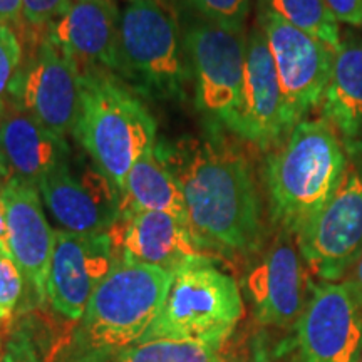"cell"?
I'll list each match as a JSON object with an SVG mask.
<instances>
[{"label": "cell", "instance_id": "obj_9", "mask_svg": "<svg viewBox=\"0 0 362 362\" xmlns=\"http://www.w3.org/2000/svg\"><path fill=\"white\" fill-rule=\"evenodd\" d=\"M257 22L274 57L282 90L284 123L291 133L322 103L336 51L264 7H259Z\"/></svg>", "mask_w": 362, "mask_h": 362}, {"label": "cell", "instance_id": "obj_23", "mask_svg": "<svg viewBox=\"0 0 362 362\" xmlns=\"http://www.w3.org/2000/svg\"><path fill=\"white\" fill-rule=\"evenodd\" d=\"M259 7L277 13L288 24L309 34L332 51H337L341 45V27L324 0H259Z\"/></svg>", "mask_w": 362, "mask_h": 362}, {"label": "cell", "instance_id": "obj_20", "mask_svg": "<svg viewBox=\"0 0 362 362\" xmlns=\"http://www.w3.org/2000/svg\"><path fill=\"white\" fill-rule=\"evenodd\" d=\"M322 115L337 133L347 158L362 160V34L347 33L334 52Z\"/></svg>", "mask_w": 362, "mask_h": 362}, {"label": "cell", "instance_id": "obj_31", "mask_svg": "<svg viewBox=\"0 0 362 362\" xmlns=\"http://www.w3.org/2000/svg\"><path fill=\"white\" fill-rule=\"evenodd\" d=\"M0 252L6 253V255H11V250H8V238H7L6 210H4L2 197H0Z\"/></svg>", "mask_w": 362, "mask_h": 362}, {"label": "cell", "instance_id": "obj_13", "mask_svg": "<svg viewBox=\"0 0 362 362\" xmlns=\"http://www.w3.org/2000/svg\"><path fill=\"white\" fill-rule=\"evenodd\" d=\"M37 189L66 232L107 233L119 218V192L94 165L76 168L67 158L40 181Z\"/></svg>", "mask_w": 362, "mask_h": 362}, {"label": "cell", "instance_id": "obj_28", "mask_svg": "<svg viewBox=\"0 0 362 362\" xmlns=\"http://www.w3.org/2000/svg\"><path fill=\"white\" fill-rule=\"evenodd\" d=\"M337 22L362 29V0H324Z\"/></svg>", "mask_w": 362, "mask_h": 362}, {"label": "cell", "instance_id": "obj_5", "mask_svg": "<svg viewBox=\"0 0 362 362\" xmlns=\"http://www.w3.org/2000/svg\"><path fill=\"white\" fill-rule=\"evenodd\" d=\"M178 17L166 0H129L121 13L117 72L139 93L185 98L189 67Z\"/></svg>", "mask_w": 362, "mask_h": 362}, {"label": "cell", "instance_id": "obj_6", "mask_svg": "<svg viewBox=\"0 0 362 362\" xmlns=\"http://www.w3.org/2000/svg\"><path fill=\"white\" fill-rule=\"evenodd\" d=\"M243 298L233 277L211 259L192 262L173 274L165 305L139 342L189 339L225 344L243 317Z\"/></svg>", "mask_w": 362, "mask_h": 362}, {"label": "cell", "instance_id": "obj_7", "mask_svg": "<svg viewBox=\"0 0 362 362\" xmlns=\"http://www.w3.org/2000/svg\"><path fill=\"white\" fill-rule=\"evenodd\" d=\"M307 269L322 282H339L362 253V160H349L322 210L297 233Z\"/></svg>", "mask_w": 362, "mask_h": 362}, {"label": "cell", "instance_id": "obj_2", "mask_svg": "<svg viewBox=\"0 0 362 362\" xmlns=\"http://www.w3.org/2000/svg\"><path fill=\"white\" fill-rule=\"evenodd\" d=\"M349 158L332 126L304 119L293 126L265 165L270 215L279 228L300 232L341 183Z\"/></svg>", "mask_w": 362, "mask_h": 362}, {"label": "cell", "instance_id": "obj_8", "mask_svg": "<svg viewBox=\"0 0 362 362\" xmlns=\"http://www.w3.org/2000/svg\"><path fill=\"white\" fill-rule=\"evenodd\" d=\"M185 45L197 83L198 106L235 133L245 83V33L203 21L187 30Z\"/></svg>", "mask_w": 362, "mask_h": 362}, {"label": "cell", "instance_id": "obj_24", "mask_svg": "<svg viewBox=\"0 0 362 362\" xmlns=\"http://www.w3.org/2000/svg\"><path fill=\"white\" fill-rule=\"evenodd\" d=\"M203 19L228 29L243 30L250 13V0H185Z\"/></svg>", "mask_w": 362, "mask_h": 362}, {"label": "cell", "instance_id": "obj_17", "mask_svg": "<svg viewBox=\"0 0 362 362\" xmlns=\"http://www.w3.org/2000/svg\"><path fill=\"white\" fill-rule=\"evenodd\" d=\"M235 134L262 149L275 148L288 134L277 69L259 25L247 35L243 103Z\"/></svg>", "mask_w": 362, "mask_h": 362}, {"label": "cell", "instance_id": "obj_12", "mask_svg": "<svg viewBox=\"0 0 362 362\" xmlns=\"http://www.w3.org/2000/svg\"><path fill=\"white\" fill-rule=\"evenodd\" d=\"M312 284L296 235L279 228L245 277L257 322L274 329L296 325L309 300Z\"/></svg>", "mask_w": 362, "mask_h": 362}, {"label": "cell", "instance_id": "obj_26", "mask_svg": "<svg viewBox=\"0 0 362 362\" xmlns=\"http://www.w3.org/2000/svg\"><path fill=\"white\" fill-rule=\"evenodd\" d=\"M24 275L11 255L0 252V325L7 327L19 304Z\"/></svg>", "mask_w": 362, "mask_h": 362}, {"label": "cell", "instance_id": "obj_15", "mask_svg": "<svg viewBox=\"0 0 362 362\" xmlns=\"http://www.w3.org/2000/svg\"><path fill=\"white\" fill-rule=\"evenodd\" d=\"M107 233L116 259L160 267L171 274L192 262L210 259L189 226L163 211L121 214Z\"/></svg>", "mask_w": 362, "mask_h": 362}, {"label": "cell", "instance_id": "obj_21", "mask_svg": "<svg viewBox=\"0 0 362 362\" xmlns=\"http://www.w3.org/2000/svg\"><path fill=\"white\" fill-rule=\"evenodd\" d=\"M119 197V215L131 211H163L188 225L183 192L173 173L156 156V148L133 166Z\"/></svg>", "mask_w": 362, "mask_h": 362}, {"label": "cell", "instance_id": "obj_19", "mask_svg": "<svg viewBox=\"0 0 362 362\" xmlns=\"http://www.w3.org/2000/svg\"><path fill=\"white\" fill-rule=\"evenodd\" d=\"M0 151L11 178L35 188L69 158L66 138L54 134L17 104H7L0 115Z\"/></svg>", "mask_w": 362, "mask_h": 362}, {"label": "cell", "instance_id": "obj_1", "mask_svg": "<svg viewBox=\"0 0 362 362\" xmlns=\"http://www.w3.org/2000/svg\"><path fill=\"white\" fill-rule=\"evenodd\" d=\"M156 156L178 181L188 225L203 248L237 255L260 250L262 200L242 149L215 134L161 144Z\"/></svg>", "mask_w": 362, "mask_h": 362}, {"label": "cell", "instance_id": "obj_25", "mask_svg": "<svg viewBox=\"0 0 362 362\" xmlns=\"http://www.w3.org/2000/svg\"><path fill=\"white\" fill-rule=\"evenodd\" d=\"M22 45L11 25H0V112L7 107V96L21 71Z\"/></svg>", "mask_w": 362, "mask_h": 362}, {"label": "cell", "instance_id": "obj_10", "mask_svg": "<svg viewBox=\"0 0 362 362\" xmlns=\"http://www.w3.org/2000/svg\"><path fill=\"white\" fill-rule=\"evenodd\" d=\"M300 362H359L362 304L346 282L312 284L297 324Z\"/></svg>", "mask_w": 362, "mask_h": 362}, {"label": "cell", "instance_id": "obj_14", "mask_svg": "<svg viewBox=\"0 0 362 362\" xmlns=\"http://www.w3.org/2000/svg\"><path fill=\"white\" fill-rule=\"evenodd\" d=\"M115 262L110 233L78 235L57 230L47 277V300L52 309L69 320L83 319L90 297Z\"/></svg>", "mask_w": 362, "mask_h": 362}, {"label": "cell", "instance_id": "obj_22", "mask_svg": "<svg viewBox=\"0 0 362 362\" xmlns=\"http://www.w3.org/2000/svg\"><path fill=\"white\" fill-rule=\"evenodd\" d=\"M226 344L189 341V339H155L136 342L112 352H89L96 362H237L226 352Z\"/></svg>", "mask_w": 362, "mask_h": 362}, {"label": "cell", "instance_id": "obj_16", "mask_svg": "<svg viewBox=\"0 0 362 362\" xmlns=\"http://www.w3.org/2000/svg\"><path fill=\"white\" fill-rule=\"evenodd\" d=\"M7 221L8 250L40 304L47 300L56 232L45 218L37 188L11 178L0 189Z\"/></svg>", "mask_w": 362, "mask_h": 362}, {"label": "cell", "instance_id": "obj_29", "mask_svg": "<svg viewBox=\"0 0 362 362\" xmlns=\"http://www.w3.org/2000/svg\"><path fill=\"white\" fill-rule=\"evenodd\" d=\"M24 21V0H0V25H16Z\"/></svg>", "mask_w": 362, "mask_h": 362}, {"label": "cell", "instance_id": "obj_30", "mask_svg": "<svg viewBox=\"0 0 362 362\" xmlns=\"http://www.w3.org/2000/svg\"><path fill=\"white\" fill-rule=\"evenodd\" d=\"M344 282L349 285L352 292L356 293L357 298H359L362 304V253L359 255V259L354 262V265L351 267V270L347 272L346 280H344Z\"/></svg>", "mask_w": 362, "mask_h": 362}, {"label": "cell", "instance_id": "obj_32", "mask_svg": "<svg viewBox=\"0 0 362 362\" xmlns=\"http://www.w3.org/2000/svg\"><path fill=\"white\" fill-rule=\"evenodd\" d=\"M2 115V112H0ZM11 180V173H8L7 166H6V161H4V156H2V151H0V189L7 185V181Z\"/></svg>", "mask_w": 362, "mask_h": 362}, {"label": "cell", "instance_id": "obj_3", "mask_svg": "<svg viewBox=\"0 0 362 362\" xmlns=\"http://www.w3.org/2000/svg\"><path fill=\"white\" fill-rule=\"evenodd\" d=\"M74 136L121 194L133 166L156 148V121L111 72L83 69Z\"/></svg>", "mask_w": 362, "mask_h": 362}, {"label": "cell", "instance_id": "obj_11", "mask_svg": "<svg viewBox=\"0 0 362 362\" xmlns=\"http://www.w3.org/2000/svg\"><path fill=\"white\" fill-rule=\"evenodd\" d=\"M11 94L17 106L54 134H74L81 106V69L49 35L19 71Z\"/></svg>", "mask_w": 362, "mask_h": 362}, {"label": "cell", "instance_id": "obj_33", "mask_svg": "<svg viewBox=\"0 0 362 362\" xmlns=\"http://www.w3.org/2000/svg\"><path fill=\"white\" fill-rule=\"evenodd\" d=\"M359 362H362V356H361V361Z\"/></svg>", "mask_w": 362, "mask_h": 362}, {"label": "cell", "instance_id": "obj_4", "mask_svg": "<svg viewBox=\"0 0 362 362\" xmlns=\"http://www.w3.org/2000/svg\"><path fill=\"white\" fill-rule=\"evenodd\" d=\"M173 274L160 267L116 259L81 319L89 352H112L139 342L165 305Z\"/></svg>", "mask_w": 362, "mask_h": 362}, {"label": "cell", "instance_id": "obj_27", "mask_svg": "<svg viewBox=\"0 0 362 362\" xmlns=\"http://www.w3.org/2000/svg\"><path fill=\"white\" fill-rule=\"evenodd\" d=\"M71 0H24V21L33 27H49L54 24Z\"/></svg>", "mask_w": 362, "mask_h": 362}, {"label": "cell", "instance_id": "obj_18", "mask_svg": "<svg viewBox=\"0 0 362 362\" xmlns=\"http://www.w3.org/2000/svg\"><path fill=\"white\" fill-rule=\"evenodd\" d=\"M119 21L115 0H71L47 35L81 71L117 72Z\"/></svg>", "mask_w": 362, "mask_h": 362}]
</instances>
